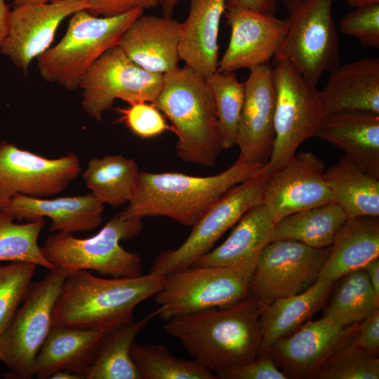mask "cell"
<instances>
[{"instance_id":"obj_28","label":"cell","mask_w":379,"mask_h":379,"mask_svg":"<svg viewBox=\"0 0 379 379\" xmlns=\"http://www.w3.org/2000/svg\"><path fill=\"white\" fill-rule=\"evenodd\" d=\"M334 283L318 278L305 291L270 304H261L262 340L258 355L268 353L278 339L295 331L321 309L331 294Z\"/></svg>"},{"instance_id":"obj_47","label":"cell","mask_w":379,"mask_h":379,"mask_svg":"<svg viewBox=\"0 0 379 379\" xmlns=\"http://www.w3.org/2000/svg\"><path fill=\"white\" fill-rule=\"evenodd\" d=\"M180 0H159L162 14L166 17H173L175 8Z\"/></svg>"},{"instance_id":"obj_27","label":"cell","mask_w":379,"mask_h":379,"mask_svg":"<svg viewBox=\"0 0 379 379\" xmlns=\"http://www.w3.org/2000/svg\"><path fill=\"white\" fill-rule=\"evenodd\" d=\"M379 258V217L347 218L335 233L319 277L335 283Z\"/></svg>"},{"instance_id":"obj_22","label":"cell","mask_w":379,"mask_h":379,"mask_svg":"<svg viewBox=\"0 0 379 379\" xmlns=\"http://www.w3.org/2000/svg\"><path fill=\"white\" fill-rule=\"evenodd\" d=\"M104 206L91 194L54 199L17 194L4 211L14 220L33 221L48 218L50 232L66 233L88 232L98 227Z\"/></svg>"},{"instance_id":"obj_31","label":"cell","mask_w":379,"mask_h":379,"mask_svg":"<svg viewBox=\"0 0 379 379\" xmlns=\"http://www.w3.org/2000/svg\"><path fill=\"white\" fill-rule=\"evenodd\" d=\"M159 312V308L137 321L119 326L102 340L86 379H142L131 356L136 336Z\"/></svg>"},{"instance_id":"obj_30","label":"cell","mask_w":379,"mask_h":379,"mask_svg":"<svg viewBox=\"0 0 379 379\" xmlns=\"http://www.w3.org/2000/svg\"><path fill=\"white\" fill-rule=\"evenodd\" d=\"M139 174L138 165L133 159L108 154L91 159L82 178L98 201L117 208L132 199Z\"/></svg>"},{"instance_id":"obj_21","label":"cell","mask_w":379,"mask_h":379,"mask_svg":"<svg viewBox=\"0 0 379 379\" xmlns=\"http://www.w3.org/2000/svg\"><path fill=\"white\" fill-rule=\"evenodd\" d=\"M315 136L341 149L358 168L379 178V114L346 110L326 115Z\"/></svg>"},{"instance_id":"obj_6","label":"cell","mask_w":379,"mask_h":379,"mask_svg":"<svg viewBox=\"0 0 379 379\" xmlns=\"http://www.w3.org/2000/svg\"><path fill=\"white\" fill-rule=\"evenodd\" d=\"M142 229V219L117 213L93 237L80 239L72 233L55 232L41 248L56 269L67 274L93 270L114 278L135 277L142 274L141 259L125 250L120 241L137 237Z\"/></svg>"},{"instance_id":"obj_17","label":"cell","mask_w":379,"mask_h":379,"mask_svg":"<svg viewBox=\"0 0 379 379\" xmlns=\"http://www.w3.org/2000/svg\"><path fill=\"white\" fill-rule=\"evenodd\" d=\"M359 324L343 326L327 317L308 320L276 340L268 352L288 378L311 379L329 356L353 341Z\"/></svg>"},{"instance_id":"obj_1","label":"cell","mask_w":379,"mask_h":379,"mask_svg":"<svg viewBox=\"0 0 379 379\" xmlns=\"http://www.w3.org/2000/svg\"><path fill=\"white\" fill-rule=\"evenodd\" d=\"M260 308L259 301L248 297L230 306L174 317L166 321L164 330L218 377L258 357Z\"/></svg>"},{"instance_id":"obj_26","label":"cell","mask_w":379,"mask_h":379,"mask_svg":"<svg viewBox=\"0 0 379 379\" xmlns=\"http://www.w3.org/2000/svg\"><path fill=\"white\" fill-rule=\"evenodd\" d=\"M109 332L52 326L36 356L34 376L50 378L56 372L67 371L85 378L102 340Z\"/></svg>"},{"instance_id":"obj_24","label":"cell","mask_w":379,"mask_h":379,"mask_svg":"<svg viewBox=\"0 0 379 379\" xmlns=\"http://www.w3.org/2000/svg\"><path fill=\"white\" fill-rule=\"evenodd\" d=\"M236 224L222 244L192 265L231 267L252 275L261 252L272 241L274 223L261 204L250 208Z\"/></svg>"},{"instance_id":"obj_23","label":"cell","mask_w":379,"mask_h":379,"mask_svg":"<svg viewBox=\"0 0 379 379\" xmlns=\"http://www.w3.org/2000/svg\"><path fill=\"white\" fill-rule=\"evenodd\" d=\"M319 95L324 116L346 110L379 114V58L340 64Z\"/></svg>"},{"instance_id":"obj_35","label":"cell","mask_w":379,"mask_h":379,"mask_svg":"<svg viewBox=\"0 0 379 379\" xmlns=\"http://www.w3.org/2000/svg\"><path fill=\"white\" fill-rule=\"evenodd\" d=\"M13 221L4 211H0V262H27L48 270L55 269L45 258L38 244L46 225L45 218L24 224Z\"/></svg>"},{"instance_id":"obj_32","label":"cell","mask_w":379,"mask_h":379,"mask_svg":"<svg viewBox=\"0 0 379 379\" xmlns=\"http://www.w3.org/2000/svg\"><path fill=\"white\" fill-rule=\"evenodd\" d=\"M347 218L335 202L290 214L274 225L272 239L293 240L313 248L331 245Z\"/></svg>"},{"instance_id":"obj_43","label":"cell","mask_w":379,"mask_h":379,"mask_svg":"<svg viewBox=\"0 0 379 379\" xmlns=\"http://www.w3.org/2000/svg\"><path fill=\"white\" fill-rule=\"evenodd\" d=\"M352 343L374 355H378L379 310L359 322L357 334Z\"/></svg>"},{"instance_id":"obj_5","label":"cell","mask_w":379,"mask_h":379,"mask_svg":"<svg viewBox=\"0 0 379 379\" xmlns=\"http://www.w3.org/2000/svg\"><path fill=\"white\" fill-rule=\"evenodd\" d=\"M144 11L136 8L108 17L96 16L86 10L74 13L61 40L37 58L41 78L69 91L78 89L91 65L118 45L128 26Z\"/></svg>"},{"instance_id":"obj_38","label":"cell","mask_w":379,"mask_h":379,"mask_svg":"<svg viewBox=\"0 0 379 379\" xmlns=\"http://www.w3.org/2000/svg\"><path fill=\"white\" fill-rule=\"evenodd\" d=\"M36 267L33 263L20 261L0 265V335L26 297Z\"/></svg>"},{"instance_id":"obj_8","label":"cell","mask_w":379,"mask_h":379,"mask_svg":"<svg viewBox=\"0 0 379 379\" xmlns=\"http://www.w3.org/2000/svg\"><path fill=\"white\" fill-rule=\"evenodd\" d=\"M276 90L274 140L260 173L270 175L291 159L298 147L315 136L324 114L316 84L291 63L276 61L272 67Z\"/></svg>"},{"instance_id":"obj_49","label":"cell","mask_w":379,"mask_h":379,"mask_svg":"<svg viewBox=\"0 0 379 379\" xmlns=\"http://www.w3.org/2000/svg\"><path fill=\"white\" fill-rule=\"evenodd\" d=\"M350 7L354 8L366 5L378 4L379 0H344Z\"/></svg>"},{"instance_id":"obj_34","label":"cell","mask_w":379,"mask_h":379,"mask_svg":"<svg viewBox=\"0 0 379 379\" xmlns=\"http://www.w3.org/2000/svg\"><path fill=\"white\" fill-rule=\"evenodd\" d=\"M131 356L143 379L218 378L196 360L178 358L161 345H142L134 342Z\"/></svg>"},{"instance_id":"obj_2","label":"cell","mask_w":379,"mask_h":379,"mask_svg":"<svg viewBox=\"0 0 379 379\" xmlns=\"http://www.w3.org/2000/svg\"><path fill=\"white\" fill-rule=\"evenodd\" d=\"M165 276L102 278L88 270L67 274L55 302L52 326L111 331L134 321L135 307L154 296Z\"/></svg>"},{"instance_id":"obj_42","label":"cell","mask_w":379,"mask_h":379,"mask_svg":"<svg viewBox=\"0 0 379 379\" xmlns=\"http://www.w3.org/2000/svg\"><path fill=\"white\" fill-rule=\"evenodd\" d=\"M89 13L96 16L108 17L126 13L133 8L152 9L159 5V0H87Z\"/></svg>"},{"instance_id":"obj_16","label":"cell","mask_w":379,"mask_h":379,"mask_svg":"<svg viewBox=\"0 0 379 379\" xmlns=\"http://www.w3.org/2000/svg\"><path fill=\"white\" fill-rule=\"evenodd\" d=\"M90 9L87 0H53L15 6L0 52L25 74L32 61L50 48L61 22L79 11Z\"/></svg>"},{"instance_id":"obj_41","label":"cell","mask_w":379,"mask_h":379,"mask_svg":"<svg viewBox=\"0 0 379 379\" xmlns=\"http://www.w3.org/2000/svg\"><path fill=\"white\" fill-rule=\"evenodd\" d=\"M222 379H288L280 371L268 352L258 356L253 361L238 368L218 375Z\"/></svg>"},{"instance_id":"obj_37","label":"cell","mask_w":379,"mask_h":379,"mask_svg":"<svg viewBox=\"0 0 379 379\" xmlns=\"http://www.w3.org/2000/svg\"><path fill=\"white\" fill-rule=\"evenodd\" d=\"M379 359L350 343L329 356L311 379H378Z\"/></svg>"},{"instance_id":"obj_3","label":"cell","mask_w":379,"mask_h":379,"mask_svg":"<svg viewBox=\"0 0 379 379\" xmlns=\"http://www.w3.org/2000/svg\"><path fill=\"white\" fill-rule=\"evenodd\" d=\"M264 165L237 158L226 170L209 176L140 171L134 194L119 213L140 219L166 217L192 227L227 192L258 174Z\"/></svg>"},{"instance_id":"obj_44","label":"cell","mask_w":379,"mask_h":379,"mask_svg":"<svg viewBox=\"0 0 379 379\" xmlns=\"http://www.w3.org/2000/svg\"><path fill=\"white\" fill-rule=\"evenodd\" d=\"M279 0H225L226 10L241 8L275 16Z\"/></svg>"},{"instance_id":"obj_48","label":"cell","mask_w":379,"mask_h":379,"mask_svg":"<svg viewBox=\"0 0 379 379\" xmlns=\"http://www.w3.org/2000/svg\"><path fill=\"white\" fill-rule=\"evenodd\" d=\"M50 378L52 379H83V376L74 373L72 372H69L67 371H61L55 373L53 375H51Z\"/></svg>"},{"instance_id":"obj_29","label":"cell","mask_w":379,"mask_h":379,"mask_svg":"<svg viewBox=\"0 0 379 379\" xmlns=\"http://www.w3.org/2000/svg\"><path fill=\"white\" fill-rule=\"evenodd\" d=\"M334 201L347 218L379 217V178L365 173L345 155L326 169Z\"/></svg>"},{"instance_id":"obj_10","label":"cell","mask_w":379,"mask_h":379,"mask_svg":"<svg viewBox=\"0 0 379 379\" xmlns=\"http://www.w3.org/2000/svg\"><path fill=\"white\" fill-rule=\"evenodd\" d=\"M252 275L220 266H194L165 275L162 288L154 295L158 317H174L232 305L250 297Z\"/></svg>"},{"instance_id":"obj_19","label":"cell","mask_w":379,"mask_h":379,"mask_svg":"<svg viewBox=\"0 0 379 379\" xmlns=\"http://www.w3.org/2000/svg\"><path fill=\"white\" fill-rule=\"evenodd\" d=\"M244 85L236 144L239 149L238 158L265 164L274 140L276 90L272 67L265 65L250 69Z\"/></svg>"},{"instance_id":"obj_7","label":"cell","mask_w":379,"mask_h":379,"mask_svg":"<svg viewBox=\"0 0 379 379\" xmlns=\"http://www.w3.org/2000/svg\"><path fill=\"white\" fill-rule=\"evenodd\" d=\"M333 0H283L288 12L285 38L274 59L291 63L317 85L324 72L340 64Z\"/></svg>"},{"instance_id":"obj_11","label":"cell","mask_w":379,"mask_h":379,"mask_svg":"<svg viewBox=\"0 0 379 379\" xmlns=\"http://www.w3.org/2000/svg\"><path fill=\"white\" fill-rule=\"evenodd\" d=\"M267 180V175L260 171L231 188L192 226L179 247L164 251L155 258L149 272L165 276L192 266L250 208L262 204Z\"/></svg>"},{"instance_id":"obj_14","label":"cell","mask_w":379,"mask_h":379,"mask_svg":"<svg viewBox=\"0 0 379 379\" xmlns=\"http://www.w3.org/2000/svg\"><path fill=\"white\" fill-rule=\"evenodd\" d=\"M81 170L79 158L74 153L48 159L0 141V211L17 194L48 198L61 193Z\"/></svg>"},{"instance_id":"obj_4","label":"cell","mask_w":379,"mask_h":379,"mask_svg":"<svg viewBox=\"0 0 379 379\" xmlns=\"http://www.w3.org/2000/svg\"><path fill=\"white\" fill-rule=\"evenodd\" d=\"M153 103L171 124L178 158L192 164L213 166L223 147L206 78L186 65L178 67L163 75Z\"/></svg>"},{"instance_id":"obj_36","label":"cell","mask_w":379,"mask_h":379,"mask_svg":"<svg viewBox=\"0 0 379 379\" xmlns=\"http://www.w3.org/2000/svg\"><path fill=\"white\" fill-rule=\"evenodd\" d=\"M217 112L223 149L237 144L238 125L245 98L244 82L234 72H216L206 79Z\"/></svg>"},{"instance_id":"obj_39","label":"cell","mask_w":379,"mask_h":379,"mask_svg":"<svg viewBox=\"0 0 379 379\" xmlns=\"http://www.w3.org/2000/svg\"><path fill=\"white\" fill-rule=\"evenodd\" d=\"M116 110L119 114L118 121L141 138H153L167 131L173 132L172 126L153 102L137 101Z\"/></svg>"},{"instance_id":"obj_46","label":"cell","mask_w":379,"mask_h":379,"mask_svg":"<svg viewBox=\"0 0 379 379\" xmlns=\"http://www.w3.org/2000/svg\"><path fill=\"white\" fill-rule=\"evenodd\" d=\"M11 11L5 1L0 0V44L8 32Z\"/></svg>"},{"instance_id":"obj_20","label":"cell","mask_w":379,"mask_h":379,"mask_svg":"<svg viewBox=\"0 0 379 379\" xmlns=\"http://www.w3.org/2000/svg\"><path fill=\"white\" fill-rule=\"evenodd\" d=\"M181 25L173 17L142 14L131 22L117 46L141 68L164 75L179 67Z\"/></svg>"},{"instance_id":"obj_13","label":"cell","mask_w":379,"mask_h":379,"mask_svg":"<svg viewBox=\"0 0 379 379\" xmlns=\"http://www.w3.org/2000/svg\"><path fill=\"white\" fill-rule=\"evenodd\" d=\"M330 246L313 248L300 242L278 239L262 250L250 283V297L261 304L300 293L319 277Z\"/></svg>"},{"instance_id":"obj_50","label":"cell","mask_w":379,"mask_h":379,"mask_svg":"<svg viewBox=\"0 0 379 379\" xmlns=\"http://www.w3.org/2000/svg\"><path fill=\"white\" fill-rule=\"evenodd\" d=\"M52 1L53 0H14L13 5L15 6H21L29 4H44Z\"/></svg>"},{"instance_id":"obj_25","label":"cell","mask_w":379,"mask_h":379,"mask_svg":"<svg viewBox=\"0 0 379 379\" xmlns=\"http://www.w3.org/2000/svg\"><path fill=\"white\" fill-rule=\"evenodd\" d=\"M225 11V0H190L181 25L180 60L206 79L218 70L220 23Z\"/></svg>"},{"instance_id":"obj_40","label":"cell","mask_w":379,"mask_h":379,"mask_svg":"<svg viewBox=\"0 0 379 379\" xmlns=\"http://www.w3.org/2000/svg\"><path fill=\"white\" fill-rule=\"evenodd\" d=\"M339 30L366 48H379V3L354 8L340 21Z\"/></svg>"},{"instance_id":"obj_45","label":"cell","mask_w":379,"mask_h":379,"mask_svg":"<svg viewBox=\"0 0 379 379\" xmlns=\"http://www.w3.org/2000/svg\"><path fill=\"white\" fill-rule=\"evenodd\" d=\"M364 269L375 295L379 297V258L368 262Z\"/></svg>"},{"instance_id":"obj_12","label":"cell","mask_w":379,"mask_h":379,"mask_svg":"<svg viewBox=\"0 0 379 379\" xmlns=\"http://www.w3.org/2000/svg\"><path fill=\"white\" fill-rule=\"evenodd\" d=\"M163 83V75L149 72L131 60L118 46L104 53L82 77L81 106L96 121L116 100L128 104L154 102Z\"/></svg>"},{"instance_id":"obj_18","label":"cell","mask_w":379,"mask_h":379,"mask_svg":"<svg viewBox=\"0 0 379 379\" xmlns=\"http://www.w3.org/2000/svg\"><path fill=\"white\" fill-rule=\"evenodd\" d=\"M225 16L231 34L217 71L234 72L268 65L285 38L286 18L241 8L226 10Z\"/></svg>"},{"instance_id":"obj_33","label":"cell","mask_w":379,"mask_h":379,"mask_svg":"<svg viewBox=\"0 0 379 379\" xmlns=\"http://www.w3.org/2000/svg\"><path fill=\"white\" fill-rule=\"evenodd\" d=\"M332 296L322 317L346 326L357 324L379 310L378 297L366 271L361 268L349 272L335 283Z\"/></svg>"},{"instance_id":"obj_15","label":"cell","mask_w":379,"mask_h":379,"mask_svg":"<svg viewBox=\"0 0 379 379\" xmlns=\"http://www.w3.org/2000/svg\"><path fill=\"white\" fill-rule=\"evenodd\" d=\"M325 171L321 159L302 152L267 175L262 204L274 224L293 213L335 202Z\"/></svg>"},{"instance_id":"obj_9","label":"cell","mask_w":379,"mask_h":379,"mask_svg":"<svg viewBox=\"0 0 379 379\" xmlns=\"http://www.w3.org/2000/svg\"><path fill=\"white\" fill-rule=\"evenodd\" d=\"M67 273L54 269L32 282L23 302L0 335V361L13 378L34 376L35 361L52 327L53 310Z\"/></svg>"}]
</instances>
